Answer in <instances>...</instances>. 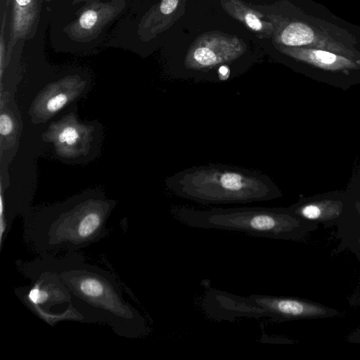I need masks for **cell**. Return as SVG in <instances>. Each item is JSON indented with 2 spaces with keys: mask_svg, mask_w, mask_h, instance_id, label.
I'll return each instance as SVG.
<instances>
[{
  "mask_svg": "<svg viewBox=\"0 0 360 360\" xmlns=\"http://www.w3.org/2000/svg\"><path fill=\"white\" fill-rule=\"evenodd\" d=\"M34 261L60 278L82 322L106 323L123 338H138L146 334L143 317L124 299L118 283L109 271L86 262L76 252L63 257L45 254Z\"/></svg>",
  "mask_w": 360,
  "mask_h": 360,
  "instance_id": "1",
  "label": "cell"
},
{
  "mask_svg": "<svg viewBox=\"0 0 360 360\" xmlns=\"http://www.w3.org/2000/svg\"><path fill=\"white\" fill-rule=\"evenodd\" d=\"M166 185L175 195L205 205L266 201L280 194L269 176L224 164L184 169L168 177Z\"/></svg>",
  "mask_w": 360,
  "mask_h": 360,
  "instance_id": "2",
  "label": "cell"
},
{
  "mask_svg": "<svg viewBox=\"0 0 360 360\" xmlns=\"http://www.w3.org/2000/svg\"><path fill=\"white\" fill-rule=\"evenodd\" d=\"M110 210L108 202H83L41 211L25 219L23 239L40 255L75 252L106 235Z\"/></svg>",
  "mask_w": 360,
  "mask_h": 360,
  "instance_id": "3",
  "label": "cell"
},
{
  "mask_svg": "<svg viewBox=\"0 0 360 360\" xmlns=\"http://www.w3.org/2000/svg\"><path fill=\"white\" fill-rule=\"evenodd\" d=\"M174 217L195 228L243 231L255 236L291 238L296 236L299 222L278 208L242 207L196 210L184 206L172 209Z\"/></svg>",
  "mask_w": 360,
  "mask_h": 360,
  "instance_id": "4",
  "label": "cell"
},
{
  "mask_svg": "<svg viewBox=\"0 0 360 360\" xmlns=\"http://www.w3.org/2000/svg\"><path fill=\"white\" fill-rule=\"evenodd\" d=\"M20 262L19 270L30 280L29 286L15 291L25 305L52 326L63 321L82 322L72 306L68 289L54 272L41 266L34 259Z\"/></svg>",
  "mask_w": 360,
  "mask_h": 360,
  "instance_id": "5",
  "label": "cell"
},
{
  "mask_svg": "<svg viewBox=\"0 0 360 360\" xmlns=\"http://www.w3.org/2000/svg\"><path fill=\"white\" fill-rule=\"evenodd\" d=\"M245 44L238 38L218 32L205 34L197 39L188 50L184 68L193 72L207 74L228 67L245 52Z\"/></svg>",
  "mask_w": 360,
  "mask_h": 360,
  "instance_id": "6",
  "label": "cell"
},
{
  "mask_svg": "<svg viewBox=\"0 0 360 360\" xmlns=\"http://www.w3.org/2000/svg\"><path fill=\"white\" fill-rule=\"evenodd\" d=\"M126 0L93 1L79 11L77 18L64 31L73 41L88 42L101 32L124 8Z\"/></svg>",
  "mask_w": 360,
  "mask_h": 360,
  "instance_id": "7",
  "label": "cell"
},
{
  "mask_svg": "<svg viewBox=\"0 0 360 360\" xmlns=\"http://www.w3.org/2000/svg\"><path fill=\"white\" fill-rule=\"evenodd\" d=\"M12 11L10 34L6 46L7 61L16 43L30 39L34 34L40 13V1L13 0Z\"/></svg>",
  "mask_w": 360,
  "mask_h": 360,
  "instance_id": "8",
  "label": "cell"
},
{
  "mask_svg": "<svg viewBox=\"0 0 360 360\" xmlns=\"http://www.w3.org/2000/svg\"><path fill=\"white\" fill-rule=\"evenodd\" d=\"M279 40L288 46H300L312 44L314 32L304 23L295 22L287 25L281 32Z\"/></svg>",
  "mask_w": 360,
  "mask_h": 360,
  "instance_id": "9",
  "label": "cell"
},
{
  "mask_svg": "<svg viewBox=\"0 0 360 360\" xmlns=\"http://www.w3.org/2000/svg\"><path fill=\"white\" fill-rule=\"evenodd\" d=\"M285 53H288L290 56H293L296 58H299L300 59H305L309 60L310 62H314L316 64L321 65H332L338 62H348L347 60L340 58L335 55L333 53L323 51V50H307L304 51L303 50L297 49H283Z\"/></svg>",
  "mask_w": 360,
  "mask_h": 360,
  "instance_id": "10",
  "label": "cell"
},
{
  "mask_svg": "<svg viewBox=\"0 0 360 360\" xmlns=\"http://www.w3.org/2000/svg\"><path fill=\"white\" fill-rule=\"evenodd\" d=\"M238 18L243 21L245 25L254 30L255 32H263L267 31L269 28H266V23H264L259 17L257 15L255 11L251 10H246L243 11Z\"/></svg>",
  "mask_w": 360,
  "mask_h": 360,
  "instance_id": "11",
  "label": "cell"
},
{
  "mask_svg": "<svg viewBox=\"0 0 360 360\" xmlns=\"http://www.w3.org/2000/svg\"><path fill=\"white\" fill-rule=\"evenodd\" d=\"M79 138L78 131L72 127H65L58 135V141L65 143L68 146L75 144Z\"/></svg>",
  "mask_w": 360,
  "mask_h": 360,
  "instance_id": "12",
  "label": "cell"
},
{
  "mask_svg": "<svg viewBox=\"0 0 360 360\" xmlns=\"http://www.w3.org/2000/svg\"><path fill=\"white\" fill-rule=\"evenodd\" d=\"M65 94L60 93L51 97L46 103V109L49 113H54L61 109L68 102Z\"/></svg>",
  "mask_w": 360,
  "mask_h": 360,
  "instance_id": "13",
  "label": "cell"
},
{
  "mask_svg": "<svg viewBox=\"0 0 360 360\" xmlns=\"http://www.w3.org/2000/svg\"><path fill=\"white\" fill-rule=\"evenodd\" d=\"M295 212H299L301 216L308 219H318L321 214L320 208L314 205H305L299 211L296 210Z\"/></svg>",
  "mask_w": 360,
  "mask_h": 360,
  "instance_id": "14",
  "label": "cell"
},
{
  "mask_svg": "<svg viewBox=\"0 0 360 360\" xmlns=\"http://www.w3.org/2000/svg\"><path fill=\"white\" fill-rule=\"evenodd\" d=\"M13 128L11 118L6 114H1L0 116V134L1 136H7L12 131Z\"/></svg>",
  "mask_w": 360,
  "mask_h": 360,
  "instance_id": "15",
  "label": "cell"
},
{
  "mask_svg": "<svg viewBox=\"0 0 360 360\" xmlns=\"http://www.w3.org/2000/svg\"><path fill=\"white\" fill-rule=\"evenodd\" d=\"M179 0H162L159 6L160 12L164 15L171 14L177 7Z\"/></svg>",
  "mask_w": 360,
  "mask_h": 360,
  "instance_id": "16",
  "label": "cell"
},
{
  "mask_svg": "<svg viewBox=\"0 0 360 360\" xmlns=\"http://www.w3.org/2000/svg\"><path fill=\"white\" fill-rule=\"evenodd\" d=\"M46 1H52V0H46ZM84 1V0H75V3L76 2H81V1Z\"/></svg>",
  "mask_w": 360,
  "mask_h": 360,
  "instance_id": "17",
  "label": "cell"
}]
</instances>
